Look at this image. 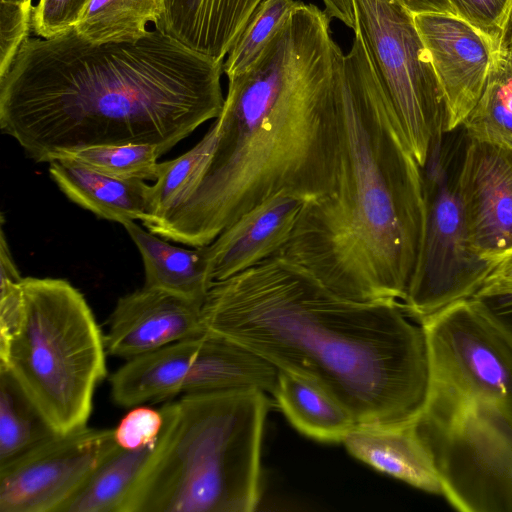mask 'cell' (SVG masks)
Returning a JSON list of instances; mask_svg holds the SVG:
<instances>
[{"label":"cell","mask_w":512,"mask_h":512,"mask_svg":"<svg viewBox=\"0 0 512 512\" xmlns=\"http://www.w3.org/2000/svg\"><path fill=\"white\" fill-rule=\"evenodd\" d=\"M217 133L214 121L194 147L175 159L159 163L157 179L150 187L149 212L142 221L147 229L166 218L194 189L213 154Z\"/></svg>","instance_id":"d4e9b609"},{"label":"cell","mask_w":512,"mask_h":512,"mask_svg":"<svg viewBox=\"0 0 512 512\" xmlns=\"http://www.w3.org/2000/svg\"><path fill=\"white\" fill-rule=\"evenodd\" d=\"M89 0H38L32 16L33 32L51 38L72 28Z\"/></svg>","instance_id":"1f68e13d"},{"label":"cell","mask_w":512,"mask_h":512,"mask_svg":"<svg viewBox=\"0 0 512 512\" xmlns=\"http://www.w3.org/2000/svg\"><path fill=\"white\" fill-rule=\"evenodd\" d=\"M202 305L146 286L124 295L109 318L107 354L128 360L202 334Z\"/></svg>","instance_id":"5bb4252c"},{"label":"cell","mask_w":512,"mask_h":512,"mask_svg":"<svg viewBox=\"0 0 512 512\" xmlns=\"http://www.w3.org/2000/svg\"><path fill=\"white\" fill-rule=\"evenodd\" d=\"M263 0H165L154 27L215 61L224 58Z\"/></svg>","instance_id":"e0dca14e"},{"label":"cell","mask_w":512,"mask_h":512,"mask_svg":"<svg viewBox=\"0 0 512 512\" xmlns=\"http://www.w3.org/2000/svg\"><path fill=\"white\" fill-rule=\"evenodd\" d=\"M155 442L139 449L118 447L90 474L60 512H121Z\"/></svg>","instance_id":"cb8c5ba5"},{"label":"cell","mask_w":512,"mask_h":512,"mask_svg":"<svg viewBox=\"0 0 512 512\" xmlns=\"http://www.w3.org/2000/svg\"><path fill=\"white\" fill-rule=\"evenodd\" d=\"M370 64L423 168L447 130L448 107L413 14L399 0H353Z\"/></svg>","instance_id":"9c48e42d"},{"label":"cell","mask_w":512,"mask_h":512,"mask_svg":"<svg viewBox=\"0 0 512 512\" xmlns=\"http://www.w3.org/2000/svg\"><path fill=\"white\" fill-rule=\"evenodd\" d=\"M481 288L512 289V252L495 262Z\"/></svg>","instance_id":"836d02e7"},{"label":"cell","mask_w":512,"mask_h":512,"mask_svg":"<svg viewBox=\"0 0 512 512\" xmlns=\"http://www.w3.org/2000/svg\"><path fill=\"white\" fill-rule=\"evenodd\" d=\"M222 73L155 27L134 43L93 44L73 27L29 37L0 76V128L35 162L105 145L163 155L219 117Z\"/></svg>","instance_id":"7a4b0ae2"},{"label":"cell","mask_w":512,"mask_h":512,"mask_svg":"<svg viewBox=\"0 0 512 512\" xmlns=\"http://www.w3.org/2000/svg\"><path fill=\"white\" fill-rule=\"evenodd\" d=\"M466 143L462 126L445 132L423 170L425 224L418 263L404 311L421 323L444 308L471 298L496 261L476 254L469 243L458 192V172Z\"/></svg>","instance_id":"ba28073f"},{"label":"cell","mask_w":512,"mask_h":512,"mask_svg":"<svg viewBox=\"0 0 512 512\" xmlns=\"http://www.w3.org/2000/svg\"><path fill=\"white\" fill-rule=\"evenodd\" d=\"M206 331L247 348L331 394L356 424L413 421L430 393L423 326L398 301H356L275 255L213 283Z\"/></svg>","instance_id":"3957f363"},{"label":"cell","mask_w":512,"mask_h":512,"mask_svg":"<svg viewBox=\"0 0 512 512\" xmlns=\"http://www.w3.org/2000/svg\"><path fill=\"white\" fill-rule=\"evenodd\" d=\"M118 447L114 429L55 433L0 466V512H60Z\"/></svg>","instance_id":"8fae6325"},{"label":"cell","mask_w":512,"mask_h":512,"mask_svg":"<svg viewBox=\"0 0 512 512\" xmlns=\"http://www.w3.org/2000/svg\"><path fill=\"white\" fill-rule=\"evenodd\" d=\"M462 127L469 139L512 148V49L502 39L482 94Z\"/></svg>","instance_id":"7402d4cb"},{"label":"cell","mask_w":512,"mask_h":512,"mask_svg":"<svg viewBox=\"0 0 512 512\" xmlns=\"http://www.w3.org/2000/svg\"><path fill=\"white\" fill-rule=\"evenodd\" d=\"M512 49V10L501 38Z\"/></svg>","instance_id":"8d00e7d4"},{"label":"cell","mask_w":512,"mask_h":512,"mask_svg":"<svg viewBox=\"0 0 512 512\" xmlns=\"http://www.w3.org/2000/svg\"><path fill=\"white\" fill-rule=\"evenodd\" d=\"M342 442L352 456L381 473L443 496L441 478L413 421L392 425L356 424Z\"/></svg>","instance_id":"2e32d148"},{"label":"cell","mask_w":512,"mask_h":512,"mask_svg":"<svg viewBox=\"0 0 512 512\" xmlns=\"http://www.w3.org/2000/svg\"><path fill=\"white\" fill-rule=\"evenodd\" d=\"M165 0H89L73 28L93 44L134 43L160 19Z\"/></svg>","instance_id":"603a6c76"},{"label":"cell","mask_w":512,"mask_h":512,"mask_svg":"<svg viewBox=\"0 0 512 512\" xmlns=\"http://www.w3.org/2000/svg\"><path fill=\"white\" fill-rule=\"evenodd\" d=\"M54 434L11 374L0 370V466Z\"/></svg>","instance_id":"484cf974"},{"label":"cell","mask_w":512,"mask_h":512,"mask_svg":"<svg viewBox=\"0 0 512 512\" xmlns=\"http://www.w3.org/2000/svg\"><path fill=\"white\" fill-rule=\"evenodd\" d=\"M330 20L318 6L300 2L254 63L228 78L207 167L187 198L150 232L201 247L273 196L305 202L335 189L344 53Z\"/></svg>","instance_id":"6da1fadb"},{"label":"cell","mask_w":512,"mask_h":512,"mask_svg":"<svg viewBox=\"0 0 512 512\" xmlns=\"http://www.w3.org/2000/svg\"><path fill=\"white\" fill-rule=\"evenodd\" d=\"M49 174L66 197L99 218L121 223L144 221L150 187L143 180L110 176L69 160H54Z\"/></svg>","instance_id":"ac0fdd59"},{"label":"cell","mask_w":512,"mask_h":512,"mask_svg":"<svg viewBox=\"0 0 512 512\" xmlns=\"http://www.w3.org/2000/svg\"><path fill=\"white\" fill-rule=\"evenodd\" d=\"M471 299L512 344V289L481 288Z\"/></svg>","instance_id":"d6a6232c"},{"label":"cell","mask_w":512,"mask_h":512,"mask_svg":"<svg viewBox=\"0 0 512 512\" xmlns=\"http://www.w3.org/2000/svg\"><path fill=\"white\" fill-rule=\"evenodd\" d=\"M456 16L483 33L495 47L502 38L512 0H449Z\"/></svg>","instance_id":"f546056e"},{"label":"cell","mask_w":512,"mask_h":512,"mask_svg":"<svg viewBox=\"0 0 512 512\" xmlns=\"http://www.w3.org/2000/svg\"><path fill=\"white\" fill-rule=\"evenodd\" d=\"M430 364L434 404L487 401L512 411V344L471 299L420 323Z\"/></svg>","instance_id":"30bf717a"},{"label":"cell","mask_w":512,"mask_h":512,"mask_svg":"<svg viewBox=\"0 0 512 512\" xmlns=\"http://www.w3.org/2000/svg\"><path fill=\"white\" fill-rule=\"evenodd\" d=\"M18 323L0 346L8 371L55 433L87 425L106 376L104 336L82 293L59 278L25 277Z\"/></svg>","instance_id":"8992f818"},{"label":"cell","mask_w":512,"mask_h":512,"mask_svg":"<svg viewBox=\"0 0 512 512\" xmlns=\"http://www.w3.org/2000/svg\"><path fill=\"white\" fill-rule=\"evenodd\" d=\"M198 336L128 359L110 377L113 401L131 408L183 392Z\"/></svg>","instance_id":"d6986e66"},{"label":"cell","mask_w":512,"mask_h":512,"mask_svg":"<svg viewBox=\"0 0 512 512\" xmlns=\"http://www.w3.org/2000/svg\"><path fill=\"white\" fill-rule=\"evenodd\" d=\"M272 395L292 426L314 440L342 442L356 425L341 403L304 376L278 370Z\"/></svg>","instance_id":"44dd1931"},{"label":"cell","mask_w":512,"mask_h":512,"mask_svg":"<svg viewBox=\"0 0 512 512\" xmlns=\"http://www.w3.org/2000/svg\"><path fill=\"white\" fill-rule=\"evenodd\" d=\"M33 0H0V76L32 30Z\"/></svg>","instance_id":"f1b7e54d"},{"label":"cell","mask_w":512,"mask_h":512,"mask_svg":"<svg viewBox=\"0 0 512 512\" xmlns=\"http://www.w3.org/2000/svg\"><path fill=\"white\" fill-rule=\"evenodd\" d=\"M340 129L335 189L304 202L278 255L348 299L401 302L422 244L423 170L357 32L343 57Z\"/></svg>","instance_id":"277c9868"},{"label":"cell","mask_w":512,"mask_h":512,"mask_svg":"<svg viewBox=\"0 0 512 512\" xmlns=\"http://www.w3.org/2000/svg\"><path fill=\"white\" fill-rule=\"evenodd\" d=\"M144 266V286L204 302L211 286L205 246L185 249L144 230L134 221L123 224Z\"/></svg>","instance_id":"ffe728a7"},{"label":"cell","mask_w":512,"mask_h":512,"mask_svg":"<svg viewBox=\"0 0 512 512\" xmlns=\"http://www.w3.org/2000/svg\"><path fill=\"white\" fill-rule=\"evenodd\" d=\"M413 16L446 98V132L457 129L482 94L496 47L456 15L426 12Z\"/></svg>","instance_id":"4fadbf2b"},{"label":"cell","mask_w":512,"mask_h":512,"mask_svg":"<svg viewBox=\"0 0 512 512\" xmlns=\"http://www.w3.org/2000/svg\"><path fill=\"white\" fill-rule=\"evenodd\" d=\"M269 403L265 391L249 387L164 404L161 431L121 512L255 510Z\"/></svg>","instance_id":"5b68a950"},{"label":"cell","mask_w":512,"mask_h":512,"mask_svg":"<svg viewBox=\"0 0 512 512\" xmlns=\"http://www.w3.org/2000/svg\"><path fill=\"white\" fill-rule=\"evenodd\" d=\"M412 14L439 12L456 15L449 0H399Z\"/></svg>","instance_id":"d590c367"},{"label":"cell","mask_w":512,"mask_h":512,"mask_svg":"<svg viewBox=\"0 0 512 512\" xmlns=\"http://www.w3.org/2000/svg\"><path fill=\"white\" fill-rule=\"evenodd\" d=\"M161 155L150 144L105 145L62 152L52 161H73L118 178L156 181Z\"/></svg>","instance_id":"4316f807"},{"label":"cell","mask_w":512,"mask_h":512,"mask_svg":"<svg viewBox=\"0 0 512 512\" xmlns=\"http://www.w3.org/2000/svg\"><path fill=\"white\" fill-rule=\"evenodd\" d=\"M324 11L329 18L341 21L348 28L355 31L356 16L353 0H322Z\"/></svg>","instance_id":"e575fe53"},{"label":"cell","mask_w":512,"mask_h":512,"mask_svg":"<svg viewBox=\"0 0 512 512\" xmlns=\"http://www.w3.org/2000/svg\"><path fill=\"white\" fill-rule=\"evenodd\" d=\"M297 0H263L223 62L230 78L247 70L258 58L282 21L300 3Z\"/></svg>","instance_id":"83f0119b"},{"label":"cell","mask_w":512,"mask_h":512,"mask_svg":"<svg viewBox=\"0 0 512 512\" xmlns=\"http://www.w3.org/2000/svg\"><path fill=\"white\" fill-rule=\"evenodd\" d=\"M413 425L454 508L512 512L511 410L479 400L426 403Z\"/></svg>","instance_id":"52a82bcc"},{"label":"cell","mask_w":512,"mask_h":512,"mask_svg":"<svg viewBox=\"0 0 512 512\" xmlns=\"http://www.w3.org/2000/svg\"><path fill=\"white\" fill-rule=\"evenodd\" d=\"M163 425L160 410L135 406L114 429L117 445L124 449H139L156 442Z\"/></svg>","instance_id":"4dcf8cb0"},{"label":"cell","mask_w":512,"mask_h":512,"mask_svg":"<svg viewBox=\"0 0 512 512\" xmlns=\"http://www.w3.org/2000/svg\"><path fill=\"white\" fill-rule=\"evenodd\" d=\"M304 200L278 194L256 205L205 245L213 283L278 255L289 241Z\"/></svg>","instance_id":"9a60e30c"},{"label":"cell","mask_w":512,"mask_h":512,"mask_svg":"<svg viewBox=\"0 0 512 512\" xmlns=\"http://www.w3.org/2000/svg\"><path fill=\"white\" fill-rule=\"evenodd\" d=\"M458 192L472 250L491 261L512 252V148L466 136Z\"/></svg>","instance_id":"7c38bea8"}]
</instances>
